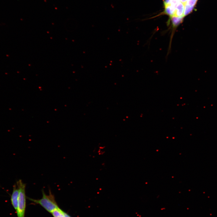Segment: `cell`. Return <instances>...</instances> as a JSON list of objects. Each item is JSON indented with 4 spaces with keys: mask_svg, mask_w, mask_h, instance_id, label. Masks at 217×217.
<instances>
[{
    "mask_svg": "<svg viewBox=\"0 0 217 217\" xmlns=\"http://www.w3.org/2000/svg\"><path fill=\"white\" fill-rule=\"evenodd\" d=\"M198 0H188L186 4L191 7H194Z\"/></svg>",
    "mask_w": 217,
    "mask_h": 217,
    "instance_id": "obj_9",
    "label": "cell"
},
{
    "mask_svg": "<svg viewBox=\"0 0 217 217\" xmlns=\"http://www.w3.org/2000/svg\"><path fill=\"white\" fill-rule=\"evenodd\" d=\"M19 190L15 184L13 186L12 192L11 195V204L16 212L17 209Z\"/></svg>",
    "mask_w": 217,
    "mask_h": 217,
    "instance_id": "obj_3",
    "label": "cell"
},
{
    "mask_svg": "<svg viewBox=\"0 0 217 217\" xmlns=\"http://www.w3.org/2000/svg\"><path fill=\"white\" fill-rule=\"evenodd\" d=\"M64 211L59 207L53 211L51 213L53 217H65Z\"/></svg>",
    "mask_w": 217,
    "mask_h": 217,
    "instance_id": "obj_7",
    "label": "cell"
},
{
    "mask_svg": "<svg viewBox=\"0 0 217 217\" xmlns=\"http://www.w3.org/2000/svg\"><path fill=\"white\" fill-rule=\"evenodd\" d=\"M64 213L65 217H71L68 214L64 211Z\"/></svg>",
    "mask_w": 217,
    "mask_h": 217,
    "instance_id": "obj_11",
    "label": "cell"
},
{
    "mask_svg": "<svg viewBox=\"0 0 217 217\" xmlns=\"http://www.w3.org/2000/svg\"><path fill=\"white\" fill-rule=\"evenodd\" d=\"M184 5L181 2H179L175 9L174 16L178 17L184 16Z\"/></svg>",
    "mask_w": 217,
    "mask_h": 217,
    "instance_id": "obj_5",
    "label": "cell"
},
{
    "mask_svg": "<svg viewBox=\"0 0 217 217\" xmlns=\"http://www.w3.org/2000/svg\"><path fill=\"white\" fill-rule=\"evenodd\" d=\"M194 7H191L187 5H184V10L183 16H185L189 14L193 10Z\"/></svg>",
    "mask_w": 217,
    "mask_h": 217,
    "instance_id": "obj_8",
    "label": "cell"
},
{
    "mask_svg": "<svg viewBox=\"0 0 217 217\" xmlns=\"http://www.w3.org/2000/svg\"><path fill=\"white\" fill-rule=\"evenodd\" d=\"M170 0H165L164 3V5H166L169 3Z\"/></svg>",
    "mask_w": 217,
    "mask_h": 217,
    "instance_id": "obj_10",
    "label": "cell"
},
{
    "mask_svg": "<svg viewBox=\"0 0 217 217\" xmlns=\"http://www.w3.org/2000/svg\"><path fill=\"white\" fill-rule=\"evenodd\" d=\"M184 17L173 16L171 17V20L173 28H176L183 21Z\"/></svg>",
    "mask_w": 217,
    "mask_h": 217,
    "instance_id": "obj_4",
    "label": "cell"
},
{
    "mask_svg": "<svg viewBox=\"0 0 217 217\" xmlns=\"http://www.w3.org/2000/svg\"><path fill=\"white\" fill-rule=\"evenodd\" d=\"M165 13L170 17L174 16L175 9L171 5H164Z\"/></svg>",
    "mask_w": 217,
    "mask_h": 217,
    "instance_id": "obj_6",
    "label": "cell"
},
{
    "mask_svg": "<svg viewBox=\"0 0 217 217\" xmlns=\"http://www.w3.org/2000/svg\"><path fill=\"white\" fill-rule=\"evenodd\" d=\"M42 196L40 199H35L28 197L27 198L32 202L40 205L50 213L59 207L51 190H49V194H46L43 190H42Z\"/></svg>",
    "mask_w": 217,
    "mask_h": 217,
    "instance_id": "obj_1",
    "label": "cell"
},
{
    "mask_svg": "<svg viewBox=\"0 0 217 217\" xmlns=\"http://www.w3.org/2000/svg\"><path fill=\"white\" fill-rule=\"evenodd\" d=\"M16 185L19 190L18 206L16 212L17 217H25L26 208V184L22 180L20 179L17 181Z\"/></svg>",
    "mask_w": 217,
    "mask_h": 217,
    "instance_id": "obj_2",
    "label": "cell"
}]
</instances>
